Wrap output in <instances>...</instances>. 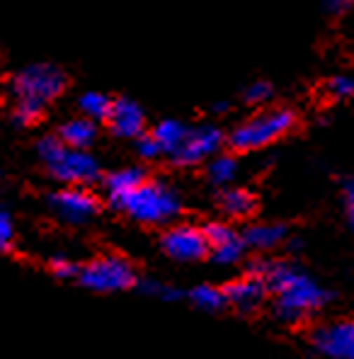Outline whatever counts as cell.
<instances>
[{
  "instance_id": "6da1fadb",
  "label": "cell",
  "mask_w": 354,
  "mask_h": 359,
  "mask_svg": "<svg viewBox=\"0 0 354 359\" xmlns=\"http://www.w3.org/2000/svg\"><path fill=\"white\" fill-rule=\"evenodd\" d=\"M252 274L265 279L267 292L277 297V313L284 320H301L306 313L320 309L327 301V292L318 282L287 262H265L252 265Z\"/></svg>"
},
{
  "instance_id": "7a4b0ae2",
  "label": "cell",
  "mask_w": 354,
  "mask_h": 359,
  "mask_svg": "<svg viewBox=\"0 0 354 359\" xmlns=\"http://www.w3.org/2000/svg\"><path fill=\"white\" fill-rule=\"evenodd\" d=\"M36 153L51 175L71 187H86L100 177V163L88 151L63 146L59 136H44L36 144Z\"/></svg>"
},
{
  "instance_id": "3957f363",
  "label": "cell",
  "mask_w": 354,
  "mask_h": 359,
  "mask_svg": "<svg viewBox=\"0 0 354 359\" xmlns=\"http://www.w3.org/2000/svg\"><path fill=\"white\" fill-rule=\"evenodd\" d=\"M119 209H124L139 224L161 226L177 216L179 197L170 184L161 180H146L119 204Z\"/></svg>"
},
{
  "instance_id": "277c9868",
  "label": "cell",
  "mask_w": 354,
  "mask_h": 359,
  "mask_svg": "<svg viewBox=\"0 0 354 359\" xmlns=\"http://www.w3.org/2000/svg\"><path fill=\"white\" fill-rule=\"evenodd\" d=\"M294 126V112L289 109H267L238 124L229 136L233 151H257L282 139Z\"/></svg>"
},
{
  "instance_id": "5b68a950",
  "label": "cell",
  "mask_w": 354,
  "mask_h": 359,
  "mask_svg": "<svg viewBox=\"0 0 354 359\" xmlns=\"http://www.w3.org/2000/svg\"><path fill=\"white\" fill-rule=\"evenodd\" d=\"M63 88H66V76L61 73V68L51 63H32L13 78L15 102H27L39 109H44L46 102L59 97Z\"/></svg>"
},
{
  "instance_id": "8992f818",
  "label": "cell",
  "mask_w": 354,
  "mask_h": 359,
  "mask_svg": "<svg viewBox=\"0 0 354 359\" xmlns=\"http://www.w3.org/2000/svg\"><path fill=\"white\" fill-rule=\"evenodd\" d=\"M78 282L90 292L109 294V292H124V289L136 284V272L121 255H102L90 260L86 267L78 272Z\"/></svg>"
},
{
  "instance_id": "52a82bcc",
  "label": "cell",
  "mask_w": 354,
  "mask_h": 359,
  "mask_svg": "<svg viewBox=\"0 0 354 359\" xmlns=\"http://www.w3.org/2000/svg\"><path fill=\"white\" fill-rule=\"evenodd\" d=\"M221 144H224V134H221L216 126L202 124L197 129H189L184 136L182 146L172 153V161L177 165H197L202 161H211V158L219 153Z\"/></svg>"
},
{
  "instance_id": "ba28073f",
  "label": "cell",
  "mask_w": 354,
  "mask_h": 359,
  "mask_svg": "<svg viewBox=\"0 0 354 359\" xmlns=\"http://www.w3.org/2000/svg\"><path fill=\"white\" fill-rule=\"evenodd\" d=\"M163 250L168 257L179 262H194L202 260L204 255H209V243L202 229L194 226H172L161 241Z\"/></svg>"
},
{
  "instance_id": "9c48e42d",
  "label": "cell",
  "mask_w": 354,
  "mask_h": 359,
  "mask_svg": "<svg viewBox=\"0 0 354 359\" xmlns=\"http://www.w3.org/2000/svg\"><path fill=\"white\" fill-rule=\"evenodd\" d=\"M49 207L68 224H86L97 214V199L86 187H63L49 197Z\"/></svg>"
},
{
  "instance_id": "30bf717a",
  "label": "cell",
  "mask_w": 354,
  "mask_h": 359,
  "mask_svg": "<svg viewBox=\"0 0 354 359\" xmlns=\"http://www.w3.org/2000/svg\"><path fill=\"white\" fill-rule=\"evenodd\" d=\"M313 345L327 359H354V323H332L313 332Z\"/></svg>"
},
{
  "instance_id": "8fae6325",
  "label": "cell",
  "mask_w": 354,
  "mask_h": 359,
  "mask_svg": "<svg viewBox=\"0 0 354 359\" xmlns=\"http://www.w3.org/2000/svg\"><path fill=\"white\" fill-rule=\"evenodd\" d=\"M202 231L207 236L209 252L214 257V262H219V265H233V262L240 260L243 250H245V243H243V236H238L231 226L211 221Z\"/></svg>"
},
{
  "instance_id": "7c38bea8",
  "label": "cell",
  "mask_w": 354,
  "mask_h": 359,
  "mask_svg": "<svg viewBox=\"0 0 354 359\" xmlns=\"http://www.w3.org/2000/svg\"><path fill=\"white\" fill-rule=\"evenodd\" d=\"M107 124L112 129L114 136L119 139H136V136H144L146 117L144 109L129 97H119L112 102L107 114Z\"/></svg>"
},
{
  "instance_id": "4fadbf2b",
  "label": "cell",
  "mask_w": 354,
  "mask_h": 359,
  "mask_svg": "<svg viewBox=\"0 0 354 359\" xmlns=\"http://www.w3.org/2000/svg\"><path fill=\"white\" fill-rule=\"evenodd\" d=\"M224 297H226V304H231L233 309L243 311V313H250V311H255L267 297L265 279L250 272L247 277H240V279H236V282H231L229 287L224 289Z\"/></svg>"
},
{
  "instance_id": "5bb4252c",
  "label": "cell",
  "mask_w": 354,
  "mask_h": 359,
  "mask_svg": "<svg viewBox=\"0 0 354 359\" xmlns=\"http://www.w3.org/2000/svg\"><path fill=\"white\" fill-rule=\"evenodd\" d=\"M141 182H146V175L141 168H121V170H114L112 175H107V180H104V192H107L109 202L119 209V204L124 202Z\"/></svg>"
},
{
  "instance_id": "9a60e30c",
  "label": "cell",
  "mask_w": 354,
  "mask_h": 359,
  "mask_svg": "<svg viewBox=\"0 0 354 359\" xmlns=\"http://www.w3.org/2000/svg\"><path fill=\"white\" fill-rule=\"evenodd\" d=\"M95 136H97V126H95V121H90L86 117L68 119L59 129L61 144L76 151H88L93 146Z\"/></svg>"
},
{
  "instance_id": "2e32d148",
  "label": "cell",
  "mask_w": 354,
  "mask_h": 359,
  "mask_svg": "<svg viewBox=\"0 0 354 359\" xmlns=\"http://www.w3.org/2000/svg\"><path fill=\"white\" fill-rule=\"evenodd\" d=\"M287 236V229L279 224H255L250 229H245L243 233V243L245 248H252V250H272Z\"/></svg>"
},
{
  "instance_id": "e0dca14e",
  "label": "cell",
  "mask_w": 354,
  "mask_h": 359,
  "mask_svg": "<svg viewBox=\"0 0 354 359\" xmlns=\"http://www.w3.org/2000/svg\"><path fill=\"white\" fill-rule=\"evenodd\" d=\"M187 126L182 124V121L177 119H163L161 124H156V129H153V139H156V144L161 146L163 153H168V156H172L179 146H182L184 136H187Z\"/></svg>"
},
{
  "instance_id": "ac0fdd59",
  "label": "cell",
  "mask_w": 354,
  "mask_h": 359,
  "mask_svg": "<svg viewBox=\"0 0 354 359\" xmlns=\"http://www.w3.org/2000/svg\"><path fill=\"white\" fill-rule=\"evenodd\" d=\"M221 209L229 216H233V219H245V216H250L252 209H255V197L240 187L226 189V192L221 194Z\"/></svg>"
},
{
  "instance_id": "d6986e66",
  "label": "cell",
  "mask_w": 354,
  "mask_h": 359,
  "mask_svg": "<svg viewBox=\"0 0 354 359\" xmlns=\"http://www.w3.org/2000/svg\"><path fill=\"white\" fill-rule=\"evenodd\" d=\"M207 172L214 184H231L238 175V161L229 153H216L209 161Z\"/></svg>"
},
{
  "instance_id": "ffe728a7",
  "label": "cell",
  "mask_w": 354,
  "mask_h": 359,
  "mask_svg": "<svg viewBox=\"0 0 354 359\" xmlns=\"http://www.w3.org/2000/svg\"><path fill=\"white\" fill-rule=\"evenodd\" d=\"M78 107H81V112L86 119L100 121V119H107L109 107H112V100L102 93H86V95H81V100H78Z\"/></svg>"
},
{
  "instance_id": "44dd1931",
  "label": "cell",
  "mask_w": 354,
  "mask_h": 359,
  "mask_svg": "<svg viewBox=\"0 0 354 359\" xmlns=\"http://www.w3.org/2000/svg\"><path fill=\"white\" fill-rule=\"evenodd\" d=\"M187 297L197 309H202V311H219L226 306L224 289H216V287H211V284H199V287H194Z\"/></svg>"
},
{
  "instance_id": "7402d4cb",
  "label": "cell",
  "mask_w": 354,
  "mask_h": 359,
  "mask_svg": "<svg viewBox=\"0 0 354 359\" xmlns=\"http://www.w3.org/2000/svg\"><path fill=\"white\" fill-rule=\"evenodd\" d=\"M327 93H330L332 97H337V100L352 97V95H354V78H350V76L330 78V83H327Z\"/></svg>"
},
{
  "instance_id": "603a6c76",
  "label": "cell",
  "mask_w": 354,
  "mask_h": 359,
  "mask_svg": "<svg viewBox=\"0 0 354 359\" xmlns=\"http://www.w3.org/2000/svg\"><path fill=\"white\" fill-rule=\"evenodd\" d=\"M272 97V86L267 81H255L252 86L245 88V102L250 104H262Z\"/></svg>"
},
{
  "instance_id": "cb8c5ba5",
  "label": "cell",
  "mask_w": 354,
  "mask_h": 359,
  "mask_svg": "<svg viewBox=\"0 0 354 359\" xmlns=\"http://www.w3.org/2000/svg\"><path fill=\"white\" fill-rule=\"evenodd\" d=\"M141 289H144L146 294H151V297H158L161 301H175L182 297V292H177V289H172V287H165V284H158V282H146V284H141Z\"/></svg>"
},
{
  "instance_id": "d4e9b609",
  "label": "cell",
  "mask_w": 354,
  "mask_h": 359,
  "mask_svg": "<svg viewBox=\"0 0 354 359\" xmlns=\"http://www.w3.org/2000/svg\"><path fill=\"white\" fill-rule=\"evenodd\" d=\"M136 151H139V156L144 158V161H153V158L163 156L161 146L156 144L153 136H139V141H136Z\"/></svg>"
},
{
  "instance_id": "484cf974",
  "label": "cell",
  "mask_w": 354,
  "mask_h": 359,
  "mask_svg": "<svg viewBox=\"0 0 354 359\" xmlns=\"http://www.w3.org/2000/svg\"><path fill=\"white\" fill-rule=\"evenodd\" d=\"M51 269H54V274L59 279H73V277H78V272H81V267H78L76 262L66 260V257H54Z\"/></svg>"
},
{
  "instance_id": "4316f807",
  "label": "cell",
  "mask_w": 354,
  "mask_h": 359,
  "mask_svg": "<svg viewBox=\"0 0 354 359\" xmlns=\"http://www.w3.org/2000/svg\"><path fill=\"white\" fill-rule=\"evenodd\" d=\"M13 236H15L13 216H10V211L0 209V250L10 245V241H13Z\"/></svg>"
},
{
  "instance_id": "83f0119b",
  "label": "cell",
  "mask_w": 354,
  "mask_h": 359,
  "mask_svg": "<svg viewBox=\"0 0 354 359\" xmlns=\"http://www.w3.org/2000/svg\"><path fill=\"white\" fill-rule=\"evenodd\" d=\"M345 204H347V219L354 229V177L345 182Z\"/></svg>"
},
{
  "instance_id": "f1b7e54d",
  "label": "cell",
  "mask_w": 354,
  "mask_h": 359,
  "mask_svg": "<svg viewBox=\"0 0 354 359\" xmlns=\"http://www.w3.org/2000/svg\"><path fill=\"white\" fill-rule=\"evenodd\" d=\"M327 10L330 13H335V15H342V13H347V10L354 5V0H327Z\"/></svg>"
}]
</instances>
